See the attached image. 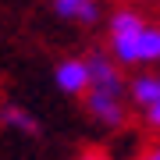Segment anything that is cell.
<instances>
[{
    "instance_id": "1",
    "label": "cell",
    "mask_w": 160,
    "mask_h": 160,
    "mask_svg": "<svg viewBox=\"0 0 160 160\" xmlns=\"http://www.w3.org/2000/svg\"><path fill=\"white\" fill-rule=\"evenodd\" d=\"M103 50L125 71L160 68V18L135 4H114L103 18Z\"/></svg>"
},
{
    "instance_id": "2",
    "label": "cell",
    "mask_w": 160,
    "mask_h": 160,
    "mask_svg": "<svg viewBox=\"0 0 160 160\" xmlns=\"http://www.w3.org/2000/svg\"><path fill=\"white\" fill-rule=\"evenodd\" d=\"M92 86L82 96V110L96 128L103 132H121L132 121V96H128V78L132 75L110 57L107 50H92Z\"/></svg>"
},
{
    "instance_id": "3",
    "label": "cell",
    "mask_w": 160,
    "mask_h": 160,
    "mask_svg": "<svg viewBox=\"0 0 160 160\" xmlns=\"http://www.w3.org/2000/svg\"><path fill=\"white\" fill-rule=\"evenodd\" d=\"M128 96H132V118H135L149 135L160 139V68L132 71Z\"/></svg>"
},
{
    "instance_id": "4",
    "label": "cell",
    "mask_w": 160,
    "mask_h": 160,
    "mask_svg": "<svg viewBox=\"0 0 160 160\" xmlns=\"http://www.w3.org/2000/svg\"><path fill=\"white\" fill-rule=\"evenodd\" d=\"M53 89L61 92V96L68 100H82L92 86V61L89 53H68V57H61L53 64Z\"/></svg>"
},
{
    "instance_id": "5",
    "label": "cell",
    "mask_w": 160,
    "mask_h": 160,
    "mask_svg": "<svg viewBox=\"0 0 160 160\" xmlns=\"http://www.w3.org/2000/svg\"><path fill=\"white\" fill-rule=\"evenodd\" d=\"M46 4H50L53 18H61L68 25H78V29H96L107 18L100 0H46Z\"/></svg>"
},
{
    "instance_id": "6",
    "label": "cell",
    "mask_w": 160,
    "mask_h": 160,
    "mask_svg": "<svg viewBox=\"0 0 160 160\" xmlns=\"http://www.w3.org/2000/svg\"><path fill=\"white\" fill-rule=\"evenodd\" d=\"M0 125H4V132H11L18 139H39L43 135L39 114H32V110L25 107V103H18V100H4L0 103Z\"/></svg>"
},
{
    "instance_id": "7",
    "label": "cell",
    "mask_w": 160,
    "mask_h": 160,
    "mask_svg": "<svg viewBox=\"0 0 160 160\" xmlns=\"http://www.w3.org/2000/svg\"><path fill=\"white\" fill-rule=\"evenodd\" d=\"M78 160H118V157L107 153V149H100V146H92V149H86V153H78Z\"/></svg>"
},
{
    "instance_id": "8",
    "label": "cell",
    "mask_w": 160,
    "mask_h": 160,
    "mask_svg": "<svg viewBox=\"0 0 160 160\" xmlns=\"http://www.w3.org/2000/svg\"><path fill=\"white\" fill-rule=\"evenodd\" d=\"M132 160H160V142H153V146H146V149H139Z\"/></svg>"
},
{
    "instance_id": "9",
    "label": "cell",
    "mask_w": 160,
    "mask_h": 160,
    "mask_svg": "<svg viewBox=\"0 0 160 160\" xmlns=\"http://www.w3.org/2000/svg\"><path fill=\"white\" fill-rule=\"evenodd\" d=\"M118 4H135V7H149V4H160V0H118Z\"/></svg>"
}]
</instances>
